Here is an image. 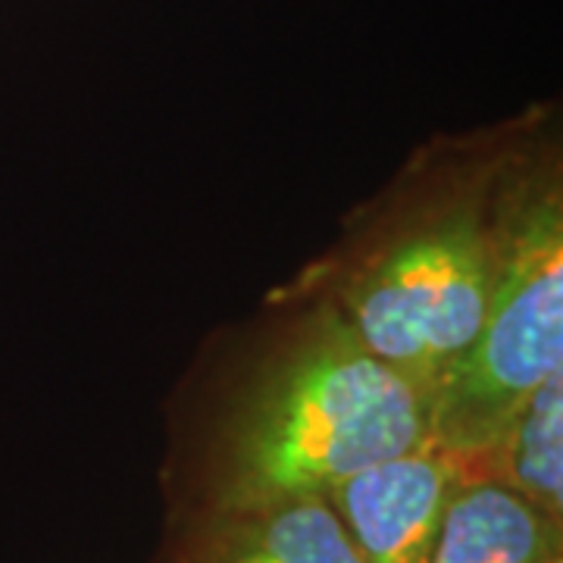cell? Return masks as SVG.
<instances>
[{"label": "cell", "instance_id": "cell-5", "mask_svg": "<svg viewBox=\"0 0 563 563\" xmlns=\"http://www.w3.org/2000/svg\"><path fill=\"white\" fill-rule=\"evenodd\" d=\"M176 563H361L329 498L198 514Z\"/></svg>", "mask_w": 563, "mask_h": 563}, {"label": "cell", "instance_id": "cell-7", "mask_svg": "<svg viewBox=\"0 0 563 563\" xmlns=\"http://www.w3.org/2000/svg\"><path fill=\"white\" fill-rule=\"evenodd\" d=\"M479 476L498 479L544 517H563V369L517 410Z\"/></svg>", "mask_w": 563, "mask_h": 563}, {"label": "cell", "instance_id": "cell-6", "mask_svg": "<svg viewBox=\"0 0 563 563\" xmlns=\"http://www.w3.org/2000/svg\"><path fill=\"white\" fill-rule=\"evenodd\" d=\"M563 551L561 520L488 476H466L444 510L429 563H544Z\"/></svg>", "mask_w": 563, "mask_h": 563}, {"label": "cell", "instance_id": "cell-1", "mask_svg": "<svg viewBox=\"0 0 563 563\" xmlns=\"http://www.w3.org/2000/svg\"><path fill=\"white\" fill-rule=\"evenodd\" d=\"M558 103L422 141L282 291L329 303L429 401L485 317L526 163Z\"/></svg>", "mask_w": 563, "mask_h": 563}, {"label": "cell", "instance_id": "cell-2", "mask_svg": "<svg viewBox=\"0 0 563 563\" xmlns=\"http://www.w3.org/2000/svg\"><path fill=\"white\" fill-rule=\"evenodd\" d=\"M247 339L210 388L198 514L329 498L426 442V395L322 298L276 288Z\"/></svg>", "mask_w": 563, "mask_h": 563}, {"label": "cell", "instance_id": "cell-3", "mask_svg": "<svg viewBox=\"0 0 563 563\" xmlns=\"http://www.w3.org/2000/svg\"><path fill=\"white\" fill-rule=\"evenodd\" d=\"M561 369L563 157L554 113L526 163L483 325L426 401V442L479 476L526 398Z\"/></svg>", "mask_w": 563, "mask_h": 563}, {"label": "cell", "instance_id": "cell-4", "mask_svg": "<svg viewBox=\"0 0 563 563\" xmlns=\"http://www.w3.org/2000/svg\"><path fill=\"white\" fill-rule=\"evenodd\" d=\"M463 479L461 463L422 442L344 479L329 504L361 563H429L444 510Z\"/></svg>", "mask_w": 563, "mask_h": 563}, {"label": "cell", "instance_id": "cell-8", "mask_svg": "<svg viewBox=\"0 0 563 563\" xmlns=\"http://www.w3.org/2000/svg\"><path fill=\"white\" fill-rule=\"evenodd\" d=\"M544 563H563V551H558V554H551V558H548V561Z\"/></svg>", "mask_w": 563, "mask_h": 563}]
</instances>
